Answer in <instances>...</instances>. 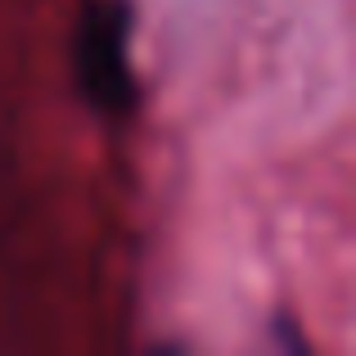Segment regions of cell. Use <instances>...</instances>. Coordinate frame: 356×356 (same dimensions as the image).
I'll return each instance as SVG.
<instances>
[{"label":"cell","instance_id":"6da1fadb","mask_svg":"<svg viewBox=\"0 0 356 356\" xmlns=\"http://www.w3.org/2000/svg\"><path fill=\"white\" fill-rule=\"evenodd\" d=\"M77 86L104 118H122L136 104L131 72V9L122 0H90L72 32Z\"/></svg>","mask_w":356,"mask_h":356}]
</instances>
